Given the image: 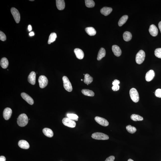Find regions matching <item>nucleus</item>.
Returning <instances> with one entry per match:
<instances>
[{
    "label": "nucleus",
    "instance_id": "b1692460",
    "mask_svg": "<svg viewBox=\"0 0 161 161\" xmlns=\"http://www.w3.org/2000/svg\"><path fill=\"white\" fill-rule=\"evenodd\" d=\"M93 78L88 74H86L84 76V82L87 84H90L93 81Z\"/></svg>",
    "mask_w": 161,
    "mask_h": 161
},
{
    "label": "nucleus",
    "instance_id": "c756f323",
    "mask_svg": "<svg viewBox=\"0 0 161 161\" xmlns=\"http://www.w3.org/2000/svg\"><path fill=\"white\" fill-rule=\"evenodd\" d=\"M131 119L134 121H141L143 120V118L138 115L133 114L131 116Z\"/></svg>",
    "mask_w": 161,
    "mask_h": 161
},
{
    "label": "nucleus",
    "instance_id": "6e6552de",
    "mask_svg": "<svg viewBox=\"0 0 161 161\" xmlns=\"http://www.w3.org/2000/svg\"><path fill=\"white\" fill-rule=\"evenodd\" d=\"M11 12L16 23H19L20 20V16L19 11L15 8H12L11 9Z\"/></svg>",
    "mask_w": 161,
    "mask_h": 161
},
{
    "label": "nucleus",
    "instance_id": "f257e3e1",
    "mask_svg": "<svg viewBox=\"0 0 161 161\" xmlns=\"http://www.w3.org/2000/svg\"><path fill=\"white\" fill-rule=\"evenodd\" d=\"M28 116L24 114H22L19 116L17 119V123L21 127H24L28 123Z\"/></svg>",
    "mask_w": 161,
    "mask_h": 161
},
{
    "label": "nucleus",
    "instance_id": "7ed1b4c3",
    "mask_svg": "<svg viewBox=\"0 0 161 161\" xmlns=\"http://www.w3.org/2000/svg\"><path fill=\"white\" fill-rule=\"evenodd\" d=\"M145 53L144 51L142 50H140L139 51L136 56L135 60L136 63L138 64H141L144 61Z\"/></svg>",
    "mask_w": 161,
    "mask_h": 161
},
{
    "label": "nucleus",
    "instance_id": "37998d69",
    "mask_svg": "<svg viewBox=\"0 0 161 161\" xmlns=\"http://www.w3.org/2000/svg\"><path fill=\"white\" fill-rule=\"evenodd\" d=\"M30 1H34V0H30Z\"/></svg>",
    "mask_w": 161,
    "mask_h": 161
},
{
    "label": "nucleus",
    "instance_id": "20e7f679",
    "mask_svg": "<svg viewBox=\"0 0 161 161\" xmlns=\"http://www.w3.org/2000/svg\"><path fill=\"white\" fill-rule=\"evenodd\" d=\"M64 87L65 90L69 92H71L73 90L72 85L68 78L66 76H64L63 78Z\"/></svg>",
    "mask_w": 161,
    "mask_h": 161
},
{
    "label": "nucleus",
    "instance_id": "4be33fe9",
    "mask_svg": "<svg viewBox=\"0 0 161 161\" xmlns=\"http://www.w3.org/2000/svg\"><path fill=\"white\" fill-rule=\"evenodd\" d=\"M85 31L87 34L90 36H94L96 33L95 29L92 27H89L86 28Z\"/></svg>",
    "mask_w": 161,
    "mask_h": 161
},
{
    "label": "nucleus",
    "instance_id": "9d476101",
    "mask_svg": "<svg viewBox=\"0 0 161 161\" xmlns=\"http://www.w3.org/2000/svg\"><path fill=\"white\" fill-rule=\"evenodd\" d=\"M21 96L29 104L32 105L34 103V102L33 98L28 94L25 92H22L21 93Z\"/></svg>",
    "mask_w": 161,
    "mask_h": 161
},
{
    "label": "nucleus",
    "instance_id": "f3484780",
    "mask_svg": "<svg viewBox=\"0 0 161 161\" xmlns=\"http://www.w3.org/2000/svg\"><path fill=\"white\" fill-rule=\"evenodd\" d=\"M74 52L77 58L79 60H82L84 58V54L83 51L81 49L76 48L74 49Z\"/></svg>",
    "mask_w": 161,
    "mask_h": 161
},
{
    "label": "nucleus",
    "instance_id": "4c0bfd02",
    "mask_svg": "<svg viewBox=\"0 0 161 161\" xmlns=\"http://www.w3.org/2000/svg\"><path fill=\"white\" fill-rule=\"evenodd\" d=\"M0 161H6V157L4 156H1L0 157Z\"/></svg>",
    "mask_w": 161,
    "mask_h": 161
},
{
    "label": "nucleus",
    "instance_id": "4468645a",
    "mask_svg": "<svg viewBox=\"0 0 161 161\" xmlns=\"http://www.w3.org/2000/svg\"><path fill=\"white\" fill-rule=\"evenodd\" d=\"M155 76V73L153 70H150L146 73L145 76L146 80L147 82H150L153 79Z\"/></svg>",
    "mask_w": 161,
    "mask_h": 161
},
{
    "label": "nucleus",
    "instance_id": "79ce46f5",
    "mask_svg": "<svg viewBox=\"0 0 161 161\" xmlns=\"http://www.w3.org/2000/svg\"><path fill=\"white\" fill-rule=\"evenodd\" d=\"M134 161L133 160H132V159H128V161Z\"/></svg>",
    "mask_w": 161,
    "mask_h": 161
},
{
    "label": "nucleus",
    "instance_id": "ea45409f",
    "mask_svg": "<svg viewBox=\"0 0 161 161\" xmlns=\"http://www.w3.org/2000/svg\"><path fill=\"white\" fill-rule=\"evenodd\" d=\"M158 27L161 33V21L159 22L158 24Z\"/></svg>",
    "mask_w": 161,
    "mask_h": 161
},
{
    "label": "nucleus",
    "instance_id": "0eeeda50",
    "mask_svg": "<svg viewBox=\"0 0 161 161\" xmlns=\"http://www.w3.org/2000/svg\"><path fill=\"white\" fill-rule=\"evenodd\" d=\"M38 82L39 84L40 87L41 88H44L47 85L48 83V80L45 76L41 75L39 76Z\"/></svg>",
    "mask_w": 161,
    "mask_h": 161
},
{
    "label": "nucleus",
    "instance_id": "a211bd4d",
    "mask_svg": "<svg viewBox=\"0 0 161 161\" xmlns=\"http://www.w3.org/2000/svg\"><path fill=\"white\" fill-rule=\"evenodd\" d=\"M57 8L59 10H62L64 9L65 7V3L64 0H57L56 1Z\"/></svg>",
    "mask_w": 161,
    "mask_h": 161
},
{
    "label": "nucleus",
    "instance_id": "c9c22d12",
    "mask_svg": "<svg viewBox=\"0 0 161 161\" xmlns=\"http://www.w3.org/2000/svg\"><path fill=\"white\" fill-rule=\"evenodd\" d=\"M155 95L156 96L161 98V89H158L156 90L155 92Z\"/></svg>",
    "mask_w": 161,
    "mask_h": 161
},
{
    "label": "nucleus",
    "instance_id": "f704fd0d",
    "mask_svg": "<svg viewBox=\"0 0 161 161\" xmlns=\"http://www.w3.org/2000/svg\"><path fill=\"white\" fill-rule=\"evenodd\" d=\"M6 35L2 31H0V39L3 41H5L6 40Z\"/></svg>",
    "mask_w": 161,
    "mask_h": 161
},
{
    "label": "nucleus",
    "instance_id": "1a4fd4ad",
    "mask_svg": "<svg viewBox=\"0 0 161 161\" xmlns=\"http://www.w3.org/2000/svg\"><path fill=\"white\" fill-rule=\"evenodd\" d=\"M95 120L97 123L103 126L106 127L109 125L108 121L103 118L96 116L95 118Z\"/></svg>",
    "mask_w": 161,
    "mask_h": 161
},
{
    "label": "nucleus",
    "instance_id": "ddd939ff",
    "mask_svg": "<svg viewBox=\"0 0 161 161\" xmlns=\"http://www.w3.org/2000/svg\"><path fill=\"white\" fill-rule=\"evenodd\" d=\"M149 31L150 34L153 36H156L158 33V30L155 25H152L150 26Z\"/></svg>",
    "mask_w": 161,
    "mask_h": 161
},
{
    "label": "nucleus",
    "instance_id": "423d86ee",
    "mask_svg": "<svg viewBox=\"0 0 161 161\" xmlns=\"http://www.w3.org/2000/svg\"><path fill=\"white\" fill-rule=\"evenodd\" d=\"M63 123L65 125L71 128H74L76 127V124L75 122L69 118H65L62 120Z\"/></svg>",
    "mask_w": 161,
    "mask_h": 161
},
{
    "label": "nucleus",
    "instance_id": "f03ea898",
    "mask_svg": "<svg viewBox=\"0 0 161 161\" xmlns=\"http://www.w3.org/2000/svg\"><path fill=\"white\" fill-rule=\"evenodd\" d=\"M130 95L131 98L134 102H138L139 101V95L136 89L133 88L131 89L130 91Z\"/></svg>",
    "mask_w": 161,
    "mask_h": 161
},
{
    "label": "nucleus",
    "instance_id": "bb28decb",
    "mask_svg": "<svg viewBox=\"0 0 161 161\" xmlns=\"http://www.w3.org/2000/svg\"><path fill=\"white\" fill-rule=\"evenodd\" d=\"M128 18V16L127 15H124L121 17L118 22V25L119 26H122L127 21Z\"/></svg>",
    "mask_w": 161,
    "mask_h": 161
},
{
    "label": "nucleus",
    "instance_id": "5701e85b",
    "mask_svg": "<svg viewBox=\"0 0 161 161\" xmlns=\"http://www.w3.org/2000/svg\"><path fill=\"white\" fill-rule=\"evenodd\" d=\"M106 55V51L103 48H101L99 51L97 59L98 61L102 59L105 57Z\"/></svg>",
    "mask_w": 161,
    "mask_h": 161
},
{
    "label": "nucleus",
    "instance_id": "2eb2a0df",
    "mask_svg": "<svg viewBox=\"0 0 161 161\" xmlns=\"http://www.w3.org/2000/svg\"><path fill=\"white\" fill-rule=\"evenodd\" d=\"M18 145L20 148L24 149H28L30 147L29 143L25 140H21L18 142Z\"/></svg>",
    "mask_w": 161,
    "mask_h": 161
},
{
    "label": "nucleus",
    "instance_id": "6ab92c4d",
    "mask_svg": "<svg viewBox=\"0 0 161 161\" xmlns=\"http://www.w3.org/2000/svg\"><path fill=\"white\" fill-rule=\"evenodd\" d=\"M113 9L111 8L104 7L102 8L100 11L102 14L105 16H107L112 12Z\"/></svg>",
    "mask_w": 161,
    "mask_h": 161
},
{
    "label": "nucleus",
    "instance_id": "393cba45",
    "mask_svg": "<svg viewBox=\"0 0 161 161\" xmlns=\"http://www.w3.org/2000/svg\"><path fill=\"white\" fill-rule=\"evenodd\" d=\"M120 83V81L116 79L115 80L114 82H113L112 84L113 86L112 87V89L114 91H117L119 90L120 87L119 84Z\"/></svg>",
    "mask_w": 161,
    "mask_h": 161
},
{
    "label": "nucleus",
    "instance_id": "39448f33",
    "mask_svg": "<svg viewBox=\"0 0 161 161\" xmlns=\"http://www.w3.org/2000/svg\"><path fill=\"white\" fill-rule=\"evenodd\" d=\"M94 139L99 140H107L109 139V137L104 133H95L92 134L91 136Z\"/></svg>",
    "mask_w": 161,
    "mask_h": 161
},
{
    "label": "nucleus",
    "instance_id": "cd10ccee",
    "mask_svg": "<svg viewBox=\"0 0 161 161\" xmlns=\"http://www.w3.org/2000/svg\"><path fill=\"white\" fill-rule=\"evenodd\" d=\"M82 92L84 95L86 96L92 97L94 95V93L93 91L88 89H83Z\"/></svg>",
    "mask_w": 161,
    "mask_h": 161
},
{
    "label": "nucleus",
    "instance_id": "58836bf2",
    "mask_svg": "<svg viewBox=\"0 0 161 161\" xmlns=\"http://www.w3.org/2000/svg\"><path fill=\"white\" fill-rule=\"evenodd\" d=\"M28 31H31L32 30V27L31 25H29L28 26Z\"/></svg>",
    "mask_w": 161,
    "mask_h": 161
},
{
    "label": "nucleus",
    "instance_id": "412c9836",
    "mask_svg": "<svg viewBox=\"0 0 161 161\" xmlns=\"http://www.w3.org/2000/svg\"><path fill=\"white\" fill-rule=\"evenodd\" d=\"M0 64L2 67L4 69L7 68L9 65V62L7 59L5 57H4L1 59Z\"/></svg>",
    "mask_w": 161,
    "mask_h": 161
},
{
    "label": "nucleus",
    "instance_id": "c85d7f7f",
    "mask_svg": "<svg viewBox=\"0 0 161 161\" xmlns=\"http://www.w3.org/2000/svg\"><path fill=\"white\" fill-rule=\"evenodd\" d=\"M57 38L56 33H52L49 36L48 43L50 44L51 43L53 42L56 40Z\"/></svg>",
    "mask_w": 161,
    "mask_h": 161
},
{
    "label": "nucleus",
    "instance_id": "f8f14e48",
    "mask_svg": "<svg viewBox=\"0 0 161 161\" xmlns=\"http://www.w3.org/2000/svg\"><path fill=\"white\" fill-rule=\"evenodd\" d=\"M36 76V73L34 71L30 73L28 77V81L30 83L33 85L35 84Z\"/></svg>",
    "mask_w": 161,
    "mask_h": 161
},
{
    "label": "nucleus",
    "instance_id": "72a5a7b5",
    "mask_svg": "<svg viewBox=\"0 0 161 161\" xmlns=\"http://www.w3.org/2000/svg\"><path fill=\"white\" fill-rule=\"evenodd\" d=\"M154 55L157 58L161 59V48H158L154 51Z\"/></svg>",
    "mask_w": 161,
    "mask_h": 161
},
{
    "label": "nucleus",
    "instance_id": "e433bc0d",
    "mask_svg": "<svg viewBox=\"0 0 161 161\" xmlns=\"http://www.w3.org/2000/svg\"><path fill=\"white\" fill-rule=\"evenodd\" d=\"M115 159V157L114 156H111L107 158L105 161H114Z\"/></svg>",
    "mask_w": 161,
    "mask_h": 161
},
{
    "label": "nucleus",
    "instance_id": "7c9ffc66",
    "mask_svg": "<svg viewBox=\"0 0 161 161\" xmlns=\"http://www.w3.org/2000/svg\"><path fill=\"white\" fill-rule=\"evenodd\" d=\"M86 6L88 8H93L95 6V3L92 0H85Z\"/></svg>",
    "mask_w": 161,
    "mask_h": 161
},
{
    "label": "nucleus",
    "instance_id": "c03bdc74",
    "mask_svg": "<svg viewBox=\"0 0 161 161\" xmlns=\"http://www.w3.org/2000/svg\"><path fill=\"white\" fill-rule=\"evenodd\" d=\"M81 81H83V80L82 79H81Z\"/></svg>",
    "mask_w": 161,
    "mask_h": 161
},
{
    "label": "nucleus",
    "instance_id": "473e14b6",
    "mask_svg": "<svg viewBox=\"0 0 161 161\" xmlns=\"http://www.w3.org/2000/svg\"><path fill=\"white\" fill-rule=\"evenodd\" d=\"M67 116L69 119L76 121H77L79 118L77 115L74 114H68Z\"/></svg>",
    "mask_w": 161,
    "mask_h": 161
},
{
    "label": "nucleus",
    "instance_id": "2f4dec72",
    "mask_svg": "<svg viewBox=\"0 0 161 161\" xmlns=\"http://www.w3.org/2000/svg\"><path fill=\"white\" fill-rule=\"evenodd\" d=\"M126 130L129 133L131 134L135 133L136 131V129L135 127L128 125L126 127Z\"/></svg>",
    "mask_w": 161,
    "mask_h": 161
},
{
    "label": "nucleus",
    "instance_id": "a878e982",
    "mask_svg": "<svg viewBox=\"0 0 161 161\" xmlns=\"http://www.w3.org/2000/svg\"><path fill=\"white\" fill-rule=\"evenodd\" d=\"M123 37L124 40L126 41H130L131 39L132 35L130 32L126 31L123 33Z\"/></svg>",
    "mask_w": 161,
    "mask_h": 161
},
{
    "label": "nucleus",
    "instance_id": "a19ab883",
    "mask_svg": "<svg viewBox=\"0 0 161 161\" xmlns=\"http://www.w3.org/2000/svg\"><path fill=\"white\" fill-rule=\"evenodd\" d=\"M29 35L30 36H33L34 35V33L33 32H31L29 33Z\"/></svg>",
    "mask_w": 161,
    "mask_h": 161
},
{
    "label": "nucleus",
    "instance_id": "aec40b11",
    "mask_svg": "<svg viewBox=\"0 0 161 161\" xmlns=\"http://www.w3.org/2000/svg\"><path fill=\"white\" fill-rule=\"evenodd\" d=\"M43 133L46 136L49 138H51L53 135V133L52 130L50 129L44 128L43 129Z\"/></svg>",
    "mask_w": 161,
    "mask_h": 161
},
{
    "label": "nucleus",
    "instance_id": "9b49d317",
    "mask_svg": "<svg viewBox=\"0 0 161 161\" xmlns=\"http://www.w3.org/2000/svg\"><path fill=\"white\" fill-rule=\"evenodd\" d=\"M12 114V110L10 108H6L3 112V116L6 120H8L10 118Z\"/></svg>",
    "mask_w": 161,
    "mask_h": 161
},
{
    "label": "nucleus",
    "instance_id": "dca6fc26",
    "mask_svg": "<svg viewBox=\"0 0 161 161\" xmlns=\"http://www.w3.org/2000/svg\"><path fill=\"white\" fill-rule=\"evenodd\" d=\"M112 50L114 55L116 57L120 56L122 54V50L120 47L117 45H113L112 47Z\"/></svg>",
    "mask_w": 161,
    "mask_h": 161
}]
</instances>
